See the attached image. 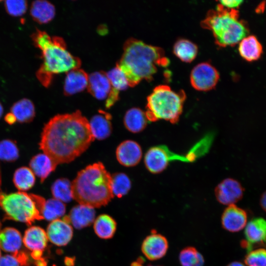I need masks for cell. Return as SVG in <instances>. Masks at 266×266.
I'll return each instance as SVG.
<instances>
[{"label": "cell", "instance_id": "6da1fadb", "mask_svg": "<svg viewBox=\"0 0 266 266\" xmlns=\"http://www.w3.org/2000/svg\"><path fill=\"white\" fill-rule=\"evenodd\" d=\"M94 139L89 121L77 110L50 119L43 127L39 145L58 165L73 161Z\"/></svg>", "mask_w": 266, "mask_h": 266}, {"label": "cell", "instance_id": "7a4b0ae2", "mask_svg": "<svg viewBox=\"0 0 266 266\" xmlns=\"http://www.w3.org/2000/svg\"><path fill=\"white\" fill-rule=\"evenodd\" d=\"M169 63L162 48L131 38L124 43L116 66L126 76L129 86L133 87L143 79L150 81L158 66H166Z\"/></svg>", "mask_w": 266, "mask_h": 266}, {"label": "cell", "instance_id": "3957f363", "mask_svg": "<svg viewBox=\"0 0 266 266\" xmlns=\"http://www.w3.org/2000/svg\"><path fill=\"white\" fill-rule=\"evenodd\" d=\"M32 38L35 46L41 52L43 62L36 76L44 87L50 86L54 75L80 67L81 60L67 50L62 37L51 36L44 31L36 30Z\"/></svg>", "mask_w": 266, "mask_h": 266}, {"label": "cell", "instance_id": "277c9868", "mask_svg": "<svg viewBox=\"0 0 266 266\" xmlns=\"http://www.w3.org/2000/svg\"><path fill=\"white\" fill-rule=\"evenodd\" d=\"M110 173L100 162L80 170L71 182L73 199L80 204L99 207L113 197Z\"/></svg>", "mask_w": 266, "mask_h": 266}, {"label": "cell", "instance_id": "5b68a950", "mask_svg": "<svg viewBox=\"0 0 266 266\" xmlns=\"http://www.w3.org/2000/svg\"><path fill=\"white\" fill-rule=\"evenodd\" d=\"M200 25L212 32L215 43L220 47L233 46L249 33L246 24L239 19L236 9H229L219 3L215 9L207 12Z\"/></svg>", "mask_w": 266, "mask_h": 266}, {"label": "cell", "instance_id": "8992f818", "mask_svg": "<svg viewBox=\"0 0 266 266\" xmlns=\"http://www.w3.org/2000/svg\"><path fill=\"white\" fill-rule=\"evenodd\" d=\"M186 99L183 90L175 91L166 85L156 87L147 99L146 116L148 121L165 120L177 123L183 111Z\"/></svg>", "mask_w": 266, "mask_h": 266}, {"label": "cell", "instance_id": "52a82bcc", "mask_svg": "<svg viewBox=\"0 0 266 266\" xmlns=\"http://www.w3.org/2000/svg\"><path fill=\"white\" fill-rule=\"evenodd\" d=\"M42 197L18 191L7 194L0 190V207L4 218L31 225L35 220L43 219L42 210L45 203Z\"/></svg>", "mask_w": 266, "mask_h": 266}, {"label": "cell", "instance_id": "ba28073f", "mask_svg": "<svg viewBox=\"0 0 266 266\" xmlns=\"http://www.w3.org/2000/svg\"><path fill=\"white\" fill-rule=\"evenodd\" d=\"M190 78L194 88L198 91H207L216 86L220 75L217 69L211 64L203 62L194 66Z\"/></svg>", "mask_w": 266, "mask_h": 266}, {"label": "cell", "instance_id": "9c48e42d", "mask_svg": "<svg viewBox=\"0 0 266 266\" xmlns=\"http://www.w3.org/2000/svg\"><path fill=\"white\" fill-rule=\"evenodd\" d=\"M48 240L46 232L38 226H31L24 233L23 243L31 252L32 257L39 261L37 266H40L41 257L47 246Z\"/></svg>", "mask_w": 266, "mask_h": 266}, {"label": "cell", "instance_id": "30bf717a", "mask_svg": "<svg viewBox=\"0 0 266 266\" xmlns=\"http://www.w3.org/2000/svg\"><path fill=\"white\" fill-rule=\"evenodd\" d=\"M214 193L219 202L229 206L235 204L241 200L243 196L244 189L237 180L227 178L217 185Z\"/></svg>", "mask_w": 266, "mask_h": 266}, {"label": "cell", "instance_id": "8fae6325", "mask_svg": "<svg viewBox=\"0 0 266 266\" xmlns=\"http://www.w3.org/2000/svg\"><path fill=\"white\" fill-rule=\"evenodd\" d=\"M244 235L241 245L248 252L254 245H266V220L262 217L251 219L245 227Z\"/></svg>", "mask_w": 266, "mask_h": 266}, {"label": "cell", "instance_id": "7c38bea8", "mask_svg": "<svg viewBox=\"0 0 266 266\" xmlns=\"http://www.w3.org/2000/svg\"><path fill=\"white\" fill-rule=\"evenodd\" d=\"M174 157H174V155L166 146H156L150 148L147 151L144 162L149 171L157 174L163 171Z\"/></svg>", "mask_w": 266, "mask_h": 266}, {"label": "cell", "instance_id": "4fadbf2b", "mask_svg": "<svg viewBox=\"0 0 266 266\" xmlns=\"http://www.w3.org/2000/svg\"><path fill=\"white\" fill-rule=\"evenodd\" d=\"M46 233L48 239L53 244L64 246L71 240L73 230L67 217H65L51 221L47 227Z\"/></svg>", "mask_w": 266, "mask_h": 266}, {"label": "cell", "instance_id": "5bb4252c", "mask_svg": "<svg viewBox=\"0 0 266 266\" xmlns=\"http://www.w3.org/2000/svg\"><path fill=\"white\" fill-rule=\"evenodd\" d=\"M168 248V243L166 237L154 231L144 239L141 246L143 254L151 261L159 260L164 257Z\"/></svg>", "mask_w": 266, "mask_h": 266}, {"label": "cell", "instance_id": "9a60e30c", "mask_svg": "<svg viewBox=\"0 0 266 266\" xmlns=\"http://www.w3.org/2000/svg\"><path fill=\"white\" fill-rule=\"evenodd\" d=\"M247 223L246 212L235 204L228 206L222 214V226L229 232H238L245 228Z\"/></svg>", "mask_w": 266, "mask_h": 266}, {"label": "cell", "instance_id": "2e32d148", "mask_svg": "<svg viewBox=\"0 0 266 266\" xmlns=\"http://www.w3.org/2000/svg\"><path fill=\"white\" fill-rule=\"evenodd\" d=\"M142 149L136 142L127 140L121 143L116 151V158L119 163L125 166H133L140 161Z\"/></svg>", "mask_w": 266, "mask_h": 266}, {"label": "cell", "instance_id": "e0dca14e", "mask_svg": "<svg viewBox=\"0 0 266 266\" xmlns=\"http://www.w3.org/2000/svg\"><path fill=\"white\" fill-rule=\"evenodd\" d=\"M87 90L98 100L107 99L111 90V85L106 73L103 71H95L88 76Z\"/></svg>", "mask_w": 266, "mask_h": 266}, {"label": "cell", "instance_id": "ac0fdd59", "mask_svg": "<svg viewBox=\"0 0 266 266\" xmlns=\"http://www.w3.org/2000/svg\"><path fill=\"white\" fill-rule=\"evenodd\" d=\"M106 75L110 83L111 90L106 100L105 106L109 108L118 100L120 92L129 86L126 76L117 66L108 71Z\"/></svg>", "mask_w": 266, "mask_h": 266}, {"label": "cell", "instance_id": "d6986e66", "mask_svg": "<svg viewBox=\"0 0 266 266\" xmlns=\"http://www.w3.org/2000/svg\"><path fill=\"white\" fill-rule=\"evenodd\" d=\"M89 75L82 69L76 68L66 72L64 85V93L71 96L84 90L87 87Z\"/></svg>", "mask_w": 266, "mask_h": 266}, {"label": "cell", "instance_id": "ffe728a7", "mask_svg": "<svg viewBox=\"0 0 266 266\" xmlns=\"http://www.w3.org/2000/svg\"><path fill=\"white\" fill-rule=\"evenodd\" d=\"M111 119V115L102 110L92 117L89 123L94 139L102 140L110 135L112 130Z\"/></svg>", "mask_w": 266, "mask_h": 266}, {"label": "cell", "instance_id": "44dd1931", "mask_svg": "<svg viewBox=\"0 0 266 266\" xmlns=\"http://www.w3.org/2000/svg\"><path fill=\"white\" fill-rule=\"evenodd\" d=\"M57 165L44 153H39L32 158L29 163L30 169L43 182L56 169Z\"/></svg>", "mask_w": 266, "mask_h": 266}, {"label": "cell", "instance_id": "7402d4cb", "mask_svg": "<svg viewBox=\"0 0 266 266\" xmlns=\"http://www.w3.org/2000/svg\"><path fill=\"white\" fill-rule=\"evenodd\" d=\"M23 243L20 232L12 227H6L0 232V248L5 252L15 254L20 251Z\"/></svg>", "mask_w": 266, "mask_h": 266}, {"label": "cell", "instance_id": "603a6c76", "mask_svg": "<svg viewBox=\"0 0 266 266\" xmlns=\"http://www.w3.org/2000/svg\"><path fill=\"white\" fill-rule=\"evenodd\" d=\"M95 216L94 208L79 204L74 207L66 217L71 225L77 229H81L91 224Z\"/></svg>", "mask_w": 266, "mask_h": 266}, {"label": "cell", "instance_id": "cb8c5ba5", "mask_svg": "<svg viewBox=\"0 0 266 266\" xmlns=\"http://www.w3.org/2000/svg\"><path fill=\"white\" fill-rule=\"evenodd\" d=\"M238 51L244 59L252 62L260 58L263 53V47L256 36L248 35L239 42Z\"/></svg>", "mask_w": 266, "mask_h": 266}, {"label": "cell", "instance_id": "d4e9b609", "mask_svg": "<svg viewBox=\"0 0 266 266\" xmlns=\"http://www.w3.org/2000/svg\"><path fill=\"white\" fill-rule=\"evenodd\" d=\"M55 7L46 0H35L32 2L30 14L37 23L42 24L51 21L55 15Z\"/></svg>", "mask_w": 266, "mask_h": 266}, {"label": "cell", "instance_id": "484cf974", "mask_svg": "<svg viewBox=\"0 0 266 266\" xmlns=\"http://www.w3.org/2000/svg\"><path fill=\"white\" fill-rule=\"evenodd\" d=\"M148 121L145 112L136 107L129 109L124 118L125 127L133 133L143 131L146 127Z\"/></svg>", "mask_w": 266, "mask_h": 266}, {"label": "cell", "instance_id": "4316f807", "mask_svg": "<svg viewBox=\"0 0 266 266\" xmlns=\"http://www.w3.org/2000/svg\"><path fill=\"white\" fill-rule=\"evenodd\" d=\"M10 112L14 115L17 121L21 123L32 122L35 115L34 105L28 99H22L14 103L10 108Z\"/></svg>", "mask_w": 266, "mask_h": 266}, {"label": "cell", "instance_id": "83f0119b", "mask_svg": "<svg viewBox=\"0 0 266 266\" xmlns=\"http://www.w3.org/2000/svg\"><path fill=\"white\" fill-rule=\"evenodd\" d=\"M198 51V46L191 41L186 39H180L174 43L173 48L174 54L182 61L190 63L196 57Z\"/></svg>", "mask_w": 266, "mask_h": 266}, {"label": "cell", "instance_id": "f1b7e54d", "mask_svg": "<svg viewBox=\"0 0 266 266\" xmlns=\"http://www.w3.org/2000/svg\"><path fill=\"white\" fill-rule=\"evenodd\" d=\"M13 182L19 191L25 192L32 188L35 183V175L27 166L17 168L13 176Z\"/></svg>", "mask_w": 266, "mask_h": 266}, {"label": "cell", "instance_id": "f546056e", "mask_svg": "<svg viewBox=\"0 0 266 266\" xmlns=\"http://www.w3.org/2000/svg\"><path fill=\"white\" fill-rule=\"evenodd\" d=\"M116 228V223L110 216L102 214L98 216L94 221V229L98 236L103 239L111 238Z\"/></svg>", "mask_w": 266, "mask_h": 266}, {"label": "cell", "instance_id": "4dcf8cb0", "mask_svg": "<svg viewBox=\"0 0 266 266\" xmlns=\"http://www.w3.org/2000/svg\"><path fill=\"white\" fill-rule=\"evenodd\" d=\"M54 198L63 202H67L73 199L71 182L65 178L56 180L51 186Z\"/></svg>", "mask_w": 266, "mask_h": 266}, {"label": "cell", "instance_id": "1f68e13d", "mask_svg": "<svg viewBox=\"0 0 266 266\" xmlns=\"http://www.w3.org/2000/svg\"><path fill=\"white\" fill-rule=\"evenodd\" d=\"M66 211L65 205L62 201L55 198L45 200L42 210L43 219L54 221L63 216Z\"/></svg>", "mask_w": 266, "mask_h": 266}, {"label": "cell", "instance_id": "d6a6232c", "mask_svg": "<svg viewBox=\"0 0 266 266\" xmlns=\"http://www.w3.org/2000/svg\"><path fill=\"white\" fill-rule=\"evenodd\" d=\"M179 261L181 266H203L204 264L203 256L192 246L185 247L180 251Z\"/></svg>", "mask_w": 266, "mask_h": 266}, {"label": "cell", "instance_id": "836d02e7", "mask_svg": "<svg viewBox=\"0 0 266 266\" xmlns=\"http://www.w3.org/2000/svg\"><path fill=\"white\" fill-rule=\"evenodd\" d=\"M111 187L113 196L120 198L128 193L131 188L129 177L124 173H116L111 176Z\"/></svg>", "mask_w": 266, "mask_h": 266}, {"label": "cell", "instance_id": "e575fe53", "mask_svg": "<svg viewBox=\"0 0 266 266\" xmlns=\"http://www.w3.org/2000/svg\"><path fill=\"white\" fill-rule=\"evenodd\" d=\"M19 157V150L16 142L10 139L0 141V160L13 162Z\"/></svg>", "mask_w": 266, "mask_h": 266}, {"label": "cell", "instance_id": "d590c367", "mask_svg": "<svg viewBox=\"0 0 266 266\" xmlns=\"http://www.w3.org/2000/svg\"><path fill=\"white\" fill-rule=\"evenodd\" d=\"M244 263L246 266H266V249L258 248L249 251Z\"/></svg>", "mask_w": 266, "mask_h": 266}, {"label": "cell", "instance_id": "8d00e7d4", "mask_svg": "<svg viewBox=\"0 0 266 266\" xmlns=\"http://www.w3.org/2000/svg\"><path fill=\"white\" fill-rule=\"evenodd\" d=\"M28 258L26 254L19 251L6 254L0 258V266H28Z\"/></svg>", "mask_w": 266, "mask_h": 266}, {"label": "cell", "instance_id": "74e56055", "mask_svg": "<svg viewBox=\"0 0 266 266\" xmlns=\"http://www.w3.org/2000/svg\"><path fill=\"white\" fill-rule=\"evenodd\" d=\"M5 9L9 14L13 16H20L27 9L28 4L26 0H6L4 2Z\"/></svg>", "mask_w": 266, "mask_h": 266}, {"label": "cell", "instance_id": "f35d334b", "mask_svg": "<svg viewBox=\"0 0 266 266\" xmlns=\"http://www.w3.org/2000/svg\"><path fill=\"white\" fill-rule=\"evenodd\" d=\"M219 3L221 4L224 7L229 9H235L238 7L242 2V0H219Z\"/></svg>", "mask_w": 266, "mask_h": 266}, {"label": "cell", "instance_id": "ab89813d", "mask_svg": "<svg viewBox=\"0 0 266 266\" xmlns=\"http://www.w3.org/2000/svg\"><path fill=\"white\" fill-rule=\"evenodd\" d=\"M4 120L9 125H13L17 121L15 117L11 112L5 115Z\"/></svg>", "mask_w": 266, "mask_h": 266}, {"label": "cell", "instance_id": "60d3db41", "mask_svg": "<svg viewBox=\"0 0 266 266\" xmlns=\"http://www.w3.org/2000/svg\"><path fill=\"white\" fill-rule=\"evenodd\" d=\"M260 204L263 210L266 212V191L262 194L260 200Z\"/></svg>", "mask_w": 266, "mask_h": 266}, {"label": "cell", "instance_id": "b9f144b4", "mask_svg": "<svg viewBox=\"0 0 266 266\" xmlns=\"http://www.w3.org/2000/svg\"><path fill=\"white\" fill-rule=\"evenodd\" d=\"M227 266H246L245 265L239 261H233L229 263Z\"/></svg>", "mask_w": 266, "mask_h": 266}, {"label": "cell", "instance_id": "7bdbcfd3", "mask_svg": "<svg viewBox=\"0 0 266 266\" xmlns=\"http://www.w3.org/2000/svg\"><path fill=\"white\" fill-rule=\"evenodd\" d=\"M3 108L1 103L0 102V119L3 114Z\"/></svg>", "mask_w": 266, "mask_h": 266}, {"label": "cell", "instance_id": "ee69618b", "mask_svg": "<svg viewBox=\"0 0 266 266\" xmlns=\"http://www.w3.org/2000/svg\"><path fill=\"white\" fill-rule=\"evenodd\" d=\"M142 264V261L137 262L134 263V264L133 265V266H143Z\"/></svg>", "mask_w": 266, "mask_h": 266}, {"label": "cell", "instance_id": "f6af8a7d", "mask_svg": "<svg viewBox=\"0 0 266 266\" xmlns=\"http://www.w3.org/2000/svg\"><path fill=\"white\" fill-rule=\"evenodd\" d=\"M1 222H0V231L1 230Z\"/></svg>", "mask_w": 266, "mask_h": 266}, {"label": "cell", "instance_id": "bcb514c9", "mask_svg": "<svg viewBox=\"0 0 266 266\" xmlns=\"http://www.w3.org/2000/svg\"><path fill=\"white\" fill-rule=\"evenodd\" d=\"M1 257V249L0 248V258Z\"/></svg>", "mask_w": 266, "mask_h": 266}, {"label": "cell", "instance_id": "7dc6e473", "mask_svg": "<svg viewBox=\"0 0 266 266\" xmlns=\"http://www.w3.org/2000/svg\"><path fill=\"white\" fill-rule=\"evenodd\" d=\"M152 266V265H150V266Z\"/></svg>", "mask_w": 266, "mask_h": 266}]
</instances>
